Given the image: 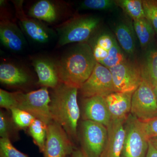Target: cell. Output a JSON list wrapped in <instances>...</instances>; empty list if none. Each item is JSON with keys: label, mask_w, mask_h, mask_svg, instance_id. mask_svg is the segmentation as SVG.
I'll use <instances>...</instances> for the list:
<instances>
[{"label": "cell", "mask_w": 157, "mask_h": 157, "mask_svg": "<svg viewBox=\"0 0 157 157\" xmlns=\"http://www.w3.org/2000/svg\"><path fill=\"white\" fill-rule=\"evenodd\" d=\"M79 90L84 98L95 96L105 98L115 92L110 70L97 62L92 73Z\"/></svg>", "instance_id": "obj_10"}, {"label": "cell", "mask_w": 157, "mask_h": 157, "mask_svg": "<svg viewBox=\"0 0 157 157\" xmlns=\"http://www.w3.org/2000/svg\"><path fill=\"white\" fill-rule=\"evenodd\" d=\"M10 112L12 120L19 130H28L32 123L36 119L29 113L17 108H13L10 110Z\"/></svg>", "instance_id": "obj_26"}, {"label": "cell", "mask_w": 157, "mask_h": 157, "mask_svg": "<svg viewBox=\"0 0 157 157\" xmlns=\"http://www.w3.org/2000/svg\"><path fill=\"white\" fill-rule=\"evenodd\" d=\"M107 127L89 120L81 122L79 139L81 150L87 157H100L107 142Z\"/></svg>", "instance_id": "obj_5"}, {"label": "cell", "mask_w": 157, "mask_h": 157, "mask_svg": "<svg viewBox=\"0 0 157 157\" xmlns=\"http://www.w3.org/2000/svg\"><path fill=\"white\" fill-rule=\"evenodd\" d=\"M153 89L154 91L155 95L156 98L157 100V84L156 85H155L154 86Z\"/></svg>", "instance_id": "obj_35"}, {"label": "cell", "mask_w": 157, "mask_h": 157, "mask_svg": "<svg viewBox=\"0 0 157 157\" xmlns=\"http://www.w3.org/2000/svg\"><path fill=\"white\" fill-rule=\"evenodd\" d=\"M17 101L16 108L24 110L41 121L46 125L52 121L51 114V97L47 88L24 93L14 92Z\"/></svg>", "instance_id": "obj_4"}, {"label": "cell", "mask_w": 157, "mask_h": 157, "mask_svg": "<svg viewBox=\"0 0 157 157\" xmlns=\"http://www.w3.org/2000/svg\"><path fill=\"white\" fill-rule=\"evenodd\" d=\"M96 63L91 46L86 42L80 43L56 63L60 82L79 90L92 73Z\"/></svg>", "instance_id": "obj_1"}, {"label": "cell", "mask_w": 157, "mask_h": 157, "mask_svg": "<svg viewBox=\"0 0 157 157\" xmlns=\"http://www.w3.org/2000/svg\"><path fill=\"white\" fill-rule=\"evenodd\" d=\"M142 71V76L153 87L157 84V49H152L148 52Z\"/></svg>", "instance_id": "obj_22"}, {"label": "cell", "mask_w": 157, "mask_h": 157, "mask_svg": "<svg viewBox=\"0 0 157 157\" xmlns=\"http://www.w3.org/2000/svg\"><path fill=\"white\" fill-rule=\"evenodd\" d=\"M141 122L144 131L148 140L157 137V116Z\"/></svg>", "instance_id": "obj_31"}, {"label": "cell", "mask_w": 157, "mask_h": 157, "mask_svg": "<svg viewBox=\"0 0 157 157\" xmlns=\"http://www.w3.org/2000/svg\"><path fill=\"white\" fill-rule=\"evenodd\" d=\"M70 156L71 157H87L81 150V149L74 150Z\"/></svg>", "instance_id": "obj_33"}, {"label": "cell", "mask_w": 157, "mask_h": 157, "mask_svg": "<svg viewBox=\"0 0 157 157\" xmlns=\"http://www.w3.org/2000/svg\"><path fill=\"white\" fill-rule=\"evenodd\" d=\"M78 89L61 82L52 89L50 108L52 121L64 129L71 140L77 138L80 110L77 101Z\"/></svg>", "instance_id": "obj_2"}, {"label": "cell", "mask_w": 157, "mask_h": 157, "mask_svg": "<svg viewBox=\"0 0 157 157\" xmlns=\"http://www.w3.org/2000/svg\"><path fill=\"white\" fill-rule=\"evenodd\" d=\"M100 17L91 15H77L60 25L56 28L60 46L74 42H86L98 29Z\"/></svg>", "instance_id": "obj_3"}, {"label": "cell", "mask_w": 157, "mask_h": 157, "mask_svg": "<svg viewBox=\"0 0 157 157\" xmlns=\"http://www.w3.org/2000/svg\"><path fill=\"white\" fill-rule=\"evenodd\" d=\"M33 62L40 85L53 89L61 83L56 63L49 59L42 58L35 59Z\"/></svg>", "instance_id": "obj_17"}, {"label": "cell", "mask_w": 157, "mask_h": 157, "mask_svg": "<svg viewBox=\"0 0 157 157\" xmlns=\"http://www.w3.org/2000/svg\"><path fill=\"white\" fill-rule=\"evenodd\" d=\"M117 6L116 1L113 0H85L81 3L82 10L108 11L114 9Z\"/></svg>", "instance_id": "obj_27"}, {"label": "cell", "mask_w": 157, "mask_h": 157, "mask_svg": "<svg viewBox=\"0 0 157 157\" xmlns=\"http://www.w3.org/2000/svg\"><path fill=\"white\" fill-rule=\"evenodd\" d=\"M0 107L10 110L17 107V101L14 92L11 93L1 89L0 90Z\"/></svg>", "instance_id": "obj_30"}, {"label": "cell", "mask_w": 157, "mask_h": 157, "mask_svg": "<svg viewBox=\"0 0 157 157\" xmlns=\"http://www.w3.org/2000/svg\"><path fill=\"white\" fill-rule=\"evenodd\" d=\"M131 113L141 121L157 116V100L153 87L143 76L139 87L133 93Z\"/></svg>", "instance_id": "obj_7"}, {"label": "cell", "mask_w": 157, "mask_h": 157, "mask_svg": "<svg viewBox=\"0 0 157 157\" xmlns=\"http://www.w3.org/2000/svg\"><path fill=\"white\" fill-rule=\"evenodd\" d=\"M126 120H111L107 127V142L100 157H121L125 135L124 124Z\"/></svg>", "instance_id": "obj_14"}, {"label": "cell", "mask_w": 157, "mask_h": 157, "mask_svg": "<svg viewBox=\"0 0 157 157\" xmlns=\"http://www.w3.org/2000/svg\"><path fill=\"white\" fill-rule=\"evenodd\" d=\"M30 80L28 73L13 64L4 63L0 65V82L9 86H19L27 84Z\"/></svg>", "instance_id": "obj_18"}, {"label": "cell", "mask_w": 157, "mask_h": 157, "mask_svg": "<svg viewBox=\"0 0 157 157\" xmlns=\"http://www.w3.org/2000/svg\"><path fill=\"white\" fill-rule=\"evenodd\" d=\"M29 17L52 23L60 17L59 9L54 2L48 0H41L35 3L28 11Z\"/></svg>", "instance_id": "obj_19"}, {"label": "cell", "mask_w": 157, "mask_h": 157, "mask_svg": "<svg viewBox=\"0 0 157 157\" xmlns=\"http://www.w3.org/2000/svg\"><path fill=\"white\" fill-rule=\"evenodd\" d=\"M19 129L14 124L11 117L5 111H0V136L1 138L9 139H18Z\"/></svg>", "instance_id": "obj_25"}, {"label": "cell", "mask_w": 157, "mask_h": 157, "mask_svg": "<svg viewBox=\"0 0 157 157\" xmlns=\"http://www.w3.org/2000/svg\"><path fill=\"white\" fill-rule=\"evenodd\" d=\"M22 1H13L16 16L21 30L33 42L39 44L48 43L54 37V33L40 21L26 15Z\"/></svg>", "instance_id": "obj_12"}, {"label": "cell", "mask_w": 157, "mask_h": 157, "mask_svg": "<svg viewBox=\"0 0 157 157\" xmlns=\"http://www.w3.org/2000/svg\"><path fill=\"white\" fill-rule=\"evenodd\" d=\"M116 36L121 48L126 53L133 54L135 52V43L132 28L127 24L121 22L116 26Z\"/></svg>", "instance_id": "obj_20"}, {"label": "cell", "mask_w": 157, "mask_h": 157, "mask_svg": "<svg viewBox=\"0 0 157 157\" xmlns=\"http://www.w3.org/2000/svg\"><path fill=\"white\" fill-rule=\"evenodd\" d=\"M133 27L141 47L146 48L154 36L155 32L151 24L145 17L134 21Z\"/></svg>", "instance_id": "obj_21"}, {"label": "cell", "mask_w": 157, "mask_h": 157, "mask_svg": "<svg viewBox=\"0 0 157 157\" xmlns=\"http://www.w3.org/2000/svg\"><path fill=\"white\" fill-rule=\"evenodd\" d=\"M47 126L41 121L36 119L28 129L29 135L33 138L34 143L42 153L46 141Z\"/></svg>", "instance_id": "obj_23"}, {"label": "cell", "mask_w": 157, "mask_h": 157, "mask_svg": "<svg viewBox=\"0 0 157 157\" xmlns=\"http://www.w3.org/2000/svg\"><path fill=\"white\" fill-rule=\"evenodd\" d=\"M124 128L125 135L121 157H146L149 140L141 121L130 113Z\"/></svg>", "instance_id": "obj_6"}, {"label": "cell", "mask_w": 157, "mask_h": 157, "mask_svg": "<svg viewBox=\"0 0 157 157\" xmlns=\"http://www.w3.org/2000/svg\"><path fill=\"white\" fill-rule=\"evenodd\" d=\"M145 17L151 24L155 33L157 34V1H142Z\"/></svg>", "instance_id": "obj_28"}, {"label": "cell", "mask_w": 157, "mask_h": 157, "mask_svg": "<svg viewBox=\"0 0 157 157\" xmlns=\"http://www.w3.org/2000/svg\"><path fill=\"white\" fill-rule=\"evenodd\" d=\"M82 114L83 120L93 121L106 127L111 120L105 98L101 96L85 98Z\"/></svg>", "instance_id": "obj_13"}, {"label": "cell", "mask_w": 157, "mask_h": 157, "mask_svg": "<svg viewBox=\"0 0 157 157\" xmlns=\"http://www.w3.org/2000/svg\"><path fill=\"white\" fill-rule=\"evenodd\" d=\"M133 93L115 92L105 97L111 120H126L131 113Z\"/></svg>", "instance_id": "obj_16"}, {"label": "cell", "mask_w": 157, "mask_h": 157, "mask_svg": "<svg viewBox=\"0 0 157 157\" xmlns=\"http://www.w3.org/2000/svg\"><path fill=\"white\" fill-rule=\"evenodd\" d=\"M146 157H157V149L149 140L148 147Z\"/></svg>", "instance_id": "obj_32"}, {"label": "cell", "mask_w": 157, "mask_h": 157, "mask_svg": "<svg viewBox=\"0 0 157 157\" xmlns=\"http://www.w3.org/2000/svg\"><path fill=\"white\" fill-rule=\"evenodd\" d=\"M115 92L134 93L142 81V68L136 63L126 60L109 69Z\"/></svg>", "instance_id": "obj_9"}, {"label": "cell", "mask_w": 157, "mask_h": 157, "mask_svg": "<svg viewBox=\"0 0 157 157\" xmlns=\"http://www.w3.org/2000/svg\"><path fill=\"white\" fill-rule=\"evenodd\" d=\"M0 157H29L15 148L11 140L6 138L0 139Z\"/></svg>", "instance_id": "obj_29"}, {"label": "cell", "mask_w": 157, "mask_h": 157, "mask_svg": "<svg viewBox=\"0 0 157 157\" xmlns=\"http://www.w3.org/2000/svg\"><path fill=\"white\" fill-rule=\"evenodd\" d=\"M116 2L117 6L120 7L133 21L145 17L142 1L119 0Z\"/></svg>", "instance_id": "obj_24"}, {"label": "cell", "mask_w": 157, "mask_h": 157, "mask_svg": "<svg viewBox=\"0 0 157 157\" xmlns=\"http://www.w3.org/2000/svg\"><path fill=\"white\" fill-rule=\"evenodd\" d=\"M74 150L72 140L63 127L54 121L47 125L44 157H68Z\"/></svg>", "instance_id": "obj_11"}, {"label": "cell", "mask_w": 157, "mask_h": 157, "mask_svg": "<svg viewBox=\"0 0 157 157\" xmlns=\"http://www.w3.org/2000/svg\"><path fill=\"white\" fill-rule=\"evenodd\" d=\"M0 40L6 48L14 52L21 51L26 43L21 29L15 23L6 18L0 22Z\"/></svg>", "instance_id": "obj_15"}, {"label": "cell", "mask_w": 157, "mask_h": 157, "mask_svg": "<svg viewBox=\"0 0 157 157\" xmlns=\"http://www.w3.org/2000/svg\"><path fill=\"white\" fill-rule=\"evenodd\" d=\"M91 46L96 61L108 69L127 60L116 39L110 34H101Z\"/></svg>", "instance_id": "obj_8"}, {"label": "cell", "mask_w": 157, "mask_h": 157, "mask_svg": "<svg viewBox=\"0 0 157 157\" xmlns=\"http://www.w3.org/2000/svg\"><path fill=\"white\" fill-rule=\"evenodd\" d=\"M149 140L151 142L153 145L157 149V137L152 138Z\"/></svg>", "instance_id": "obj_34"}]
</instances>
